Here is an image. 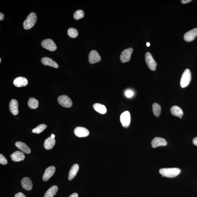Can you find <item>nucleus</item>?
Here are the masks:
<instances>
[{"instance_id": "nucleus-18", "label": "nucleus", "mask_w": 197, "mask_h": 197, "mask_svg": "<svg viewBox=\"0 0 197 197\" xmlns=\"http://www.w3.org/2000/svg\"><path fill=\"white\" fill-rule=\"evenodd\" d=\"M41 62L44 65L49 66L53 67L55 68H58V64L51 58H48V57H44V58H42Z\"/></svg>"}, {"instance_id": "nucleus-22", "label": "nucleus", "mask_w": 197, "mask_h": 197, "mask_svg": "<svg viewBox=\"0 0 197 197\" xmlns=\"http://www.w3.org/2000/svg\"><path fill=\"white\" fill-rule=\"evenodd\" d=\"M55 139H52L51 137H49L45 140L44 143V147L47 150L51 149L55 145Z\"/></svg>"}, {"instance_id": "nucleus-23", "label": "nucleus", "mask_w": 197, "mask_h": 197, "mask_svg": "<svg viewBox=\"0 0 197 197\" xmlns=\"http://www.w3.org/2000/svg\"><path fill=\"white\" fill-rule=\"evenodd\" d=\"M94 109L99 113L104 114L107 112V109L103 105L99 103L94 104L93 105Z\"/></svg>"}, {"instance_id": "nucleus-14", "label": "nucleus", "mask_w": 197, "mask_h": 197, "mask_svg": "<svg viewBox=\"0 0 197 197\" xmlns=\"http://www.w3.org/2000/svg\"><path fill=\"white\" fill-rule=\"evenodd\" d=\"M9 109L10 112L15 116L17 115L19 113L18 103L16 99H12L10 102Z\"/></svg>"}, {"instance_id": "nucleus-33", "label": "nucleus", "mask_w": 197, "mask_h": 197, "mask_svg": "<svg viewBox=\"0 0 197 197\" xmlns=\"http://www.w3.org/2000/svg\"><path fill=\"white\" fill-rule=\"evenodd\" d=\"M191 0H181V3L183 4H186V3L191 2Z\"/></svg>"}, {"instance_id": "nucleus-9", "label": "nucleus", "mask_w": 197, "mask_h": 197, "mask_svg": "<svg viewBox=\"0 0 197 197\" xmlns=\"http://www.w3.org/2000/svg\"><path fill=\"white\" fill-rule=\"evenodd\" d=\"M74 134L78 137H87L89 134L88 130L85 127H77L74 130Z\"/></svg>"}, {"instance_id": "nucleus-10", "label": "nucleus", "mask_w": 197, "mask_h": 197, "mask_svg": "<svg viewBox=\"0 0 197 197\" xmlns=\"http://www.w3.org/2000/svg\"><path fill=\"white\" fill-rule=\"evenodd\" d=\"M88 60L90 64H95L100 61L101 57L97 51L92 50L89 53Z\"/></svg>"}, {"instance_id": "nucleus-5", "label": "nucleus", "mask_w": 197, "mask_h": 197, "mask_svg": "<svg viewBox=\"0 0 197 197\" xmlns=\"http://www.w3.org/2000/svg\"><path fill=\"white\" fill-rule=\"evenodd\" d=\"M120 121L122 125L124 128L129 127L130 124V114L128 111L122 113L120 117Z\"/></svg>"}, {"instance_id": "nucleus-38", "label": "nucleus", "mask_w": 197, "mask_h": 197, "mask_svg": "<svg viewBox=\"0 0 197 197\" xmlns=\"http://www.w3.org/2000/svg\"><path fill=\"white\" fill-rule=\"evenodd\" d=\"M146 45H147V46L149 47L150 46V43H148H148H146Z\"/></svg>"}, {"instance_id": "nucleus-24", "label": "nucleus", "mask_w": 197, "mask_h": 197, "mask_svg": "<svg viewBox=\"0 0 197 197\" xmlns=\"http://www.w3.org/2000/svg\"><path fill=\"white\" fill-rule=\"evenodd\" d=\"M58 187L56 186H52L45 193L44 197H53L58 191Z\"/></svg>"}, {"instance_id": "nucleus-17", "label": "nucleus", "mask_w": 197, "mask_h": 197, "mask_svg": "<svg viewBox=\"0 0 197 197\" xmlns=\"http://www.w3.org/2000/svg\"><path fill=\"white\" fill-rule=\"evenodd\" d=\"M21 183L22 187L25 190L30 191L32 189L33 184L29 178H23L22 180Z\"/></svg>"}, {"instance_id": "nucleus-11", "label": "nucleus", "mask_w": 197, "mask_h": 197, "mask_svg": "<svg viewBox=\"0 0 197 197\" xmlns=\"http://www.w3.org/2000/svg\"><path fill=\"white\" fill-rule=\"evenodd\" d=\"M197 36V28H195L185 34L184 38L185 41L190 42L193 41Z\"/></svg>"}, {"instance_id": "nucleus-6", "label": "nucleus", "mask_w": 197, "mask_h": 197, "mask_svg": "<svg viewBox=\"0 0 197 197\" xmlns=\"http://www.w3.org/2000/svg\"><path fill=\"white\" fill-rule=\"evenodd\" d=\"M41 45L44 48L52 52L55 51L57 48L55 42L50 39L44 40L42 42Z\"/></svg>"}, {"instance_id": "nucleus-3", "label": "nucleus", "mask_w": 197, "mask_h": 197, "mask_svg": "<svg viewBox=\"0 0 197 197\" xmlns=\"http://www.w3.org/2000/svg\"><path fill=\"white\" fill-rule=\"evenodd\" d=\"M191 79V74L189 69L185 70L181 79L180 85L182 88H185L189 85Z\"/></svg>"}, {"instance_id": "nucleus-4", "label": "nucleus", "mask_w": 197, "mask_h": 197, "mask_svg": "<svg viewBox=\"0 0 197 197\" xmlns=\"http://www.w3.org/2000/svg\"><path fill=\"white\" fill-rule=\"evenodd\" d=\"M58 102L60 105L63 107L70 108L72 106V101L68 96L63 95L58 97Z\"/></svg>"}, {"instance_id": "nucleus-21", "label": "nucleus", "mask_w": 197, "mask_h": 197, "mask_svg": "<svg viewBox=\"0 0 197 197\" xmlns=\"http://www.w3.org/2000/svg\"><path fill=\"white\" fill-rule=\"evenodd\" d=\"M79 170V166L77 164H75L70 169L69 173L68 180L71 181L76 176Z\"/></svg>"}, {"instance_id": "nucleus-27", "label": "nucleus", "mask_w": 197, "mask_h": 197, "mask_svg": "<svg viewBox=\"0 0 197 197\" xmlns=\"http://www.w3.org/2000/svg\"><path fill=\"white\" fill-rule=\"evenodd\" d=\"M47 126L45 124H40L37 127L33 129L32 132L34 133L40 134L46 128Z\"/></svg>"}, {"instance_id": "nucleus-7", "label": "nucleus", "mask_w": 197, "mask_h": 197, "mask_svg": "<svg viewBox=\"0 0 197 197\" xmlns=\"http://www.w3.org/2000/svg\"><path fill=\"white\" fill-rule=\"evenodd\" d=\"M145 58L146 64L149 68L153 71L155 70L157 64L153 58L151 53L149 52H147L146 53Z\"/></svg>"}, {"instance_id": "nucleus-1", "label": "nucleus", "mask_w": 197, "mask_h": 197, "mask_svg": "<svg viewBox=\"0 0 197 197\" xmlns=\"http://www.w3.org/2000/svg\"><path fill=\"white\" fill-rule=\"evenodd\" d=\"M181 171L179 168H162L159 170L160 173L163 176L171 178L178 176Z\"/></svg>"}, {"instance_id": "nucleus-30", "label": "nucleus", "mask_w": 197, "mask_h": 197, "mask_svg": "<svg viewBox=\"0 0 197 197\" xmlns=\"http://www.w3.org/2000/svg\"><path fill=\"white\" fill-rule=\"evenodd\" d=\"M0 163L2 165L7 164V160L2 154H0Z\"/></svg>"}, {"instance_id": "nucleus-29", "label": "nucleus", "mask_w": 197, "mask_h": 197, "mask_svg": "<svg viewBox=\"0 0 197 197\" xmlns=\"http://www.w3.org/2000/svg\"><path fill=\"white\" fill-rule=\"evenodd\" d=\"M85 14L82 10H78L74 13L73 17L76 20H79L84 17Z\"/></svg>"}, {"instance_id": "nucleus-13", "label": "nucleus", "mask_w": 197, "mask_h": 197, "mask_svg": "<svg viewBox=\"0 0 197 197\" xmlns=\"http://www.w3.org/2000/svg\"><path fill=\"white\" fill-rule=\"evenodd\" d=\"M55 168L54 166H50L47 168L43 175V179L44 181H46L50 179L54 174Z\"/></svg>"}, {"instance_id": "nucleus-26", "label": "nucleus", "mask_w": 197, "mask_h": 197, "mask_svg": "<svg viewBox=\"0 0 197 197\" xmlns=\"http://www.w3.org/2000/svg\"><path fill=\"white\" fill-rule=\"evenodd\" d=\"M153 114L157 117H159L161 112V107L159 104L154 103L152 106Z\"/></svg>"}, {"instance_id": "nucleus-12", "label": "nucleus", "mask_w": 197, "mask_h": 197, "mask_svg": "<svg viewBox=\"0 0 197 197\" xmlns=\"http://www.w3.org/2000/svg\"><path fill=\"white\" fill-rule=\"evenodd\" d=\"M151 146L153 148L159 147L160 146H166L167 142L165 139L161 137H156L151 141Z\"/></svg>"}, {"instance_id": "nucleus-35", "label": "nucleus", "mask_w": 197, "mask_h": 197, "mask_svg": "<svg viewBox=\"0 0 197 197\" xmlns=\"http://www.w3.org/2000/svg\"><path fill=\"white\" fill-rule=\"evenodd\" d=\"M69 197H78V195L77 193H75L70 195Z\"/></svg>"}, {"instance_id": "nucleus-28", "label": "nucleus", "mask_w": 197, "mask_h": 197, "mask_svg": "<svg viewBox=\"0 0 197 197\" xmlns=\"http://www.w3.org/2000/svg\"><path fill=\"white\" fill-rule=\"evenodd\" d=\"M79 33L77 30L73 28H69L68 31V34L72 38H75L78 36Z\"/></svg>"}, {"instance_id": "nucleus-39", "label": "nucleus", "mask_w": 197, "mask_h": 197, "mask_svg": "<svg viewBox=\"0 0 197 197\" xmlns=\"http://www.w3.org/2000/svg\"><path fill=\"white\" fill-rule=\"evenodd\" d=\"M1 58H0V63H1Z\"/></svg>"}, {"instance_id": "nucleus-20", "label": "nucleus", "mask_w": 197, "mask_h": 197, "mask_svg": "<svg viewBox=\"0 0 197 197\" xmlns=\"http://www.w3.org/2000/svg\"><path fill=\"white\" fill-rule=\"evenodd\" d=\"M171 112L173 115L180 117L181 119L183 115V112L181 108L178 106H173L171 108Z\"/></svg>"}, {"instance_id": "nucleus-31", "label": "nucleus", "mask_w": 197, "mask_h": 197, "mask_svg": "<svg viewBox=\"0 0 197 197\" xmlns=\"http://www.w3.org/2000/svg\"><path fill=\"white\" fill-rule=\"evenodd\" d=\"M125 95L126 97H128V98H130V97H132L133 96L134 92L133 91L131 90H127L125 92Z\"/></svg>"}, {"instance_id": "nucleus-15", "label": "nucleus", "mask_w": 197, "mask_h": 197, "mask_svg": "<svg viewBox=\"0 0 197 197\" xmlns=\"http://www.w3.org/2000/svg\"><path fill=\"white\" fill-rule=\"evenodd\" d=\"M28 80L24 77H19L15 79L13 84L15 86L18 87H21L26 86L28 85Z\"/></svg>"}, {"instance_id": "nucleus-19", "label": "nucleus", "mask_w": 197, "mask_h": 197, "mask_svg": "<svg viewBox=\"0 0 197 197\" xmlns=\"http://www.w3.org/2000/svg\"><path fill=\"white\" fill-rule=\"evenodd\" d=\"M16 147L26 154H30L31 153V150L25 143L22 142H17L15 144Z\"/></svg>"}, {"instance_id": "nucleus-36", "label": "nucleus", "mask_w": 197, "mask_h": 197, "mask_svg": "<svg viewBox=\"0 0 197 197\" xmlns=\"http://www.w3.org/2000/svg\"><path fill=\"white\" fill-rule=\"evenodd\" d=\"M4 15L2 13H0V20L2 21L4 19Z\"/></svg>"}, {"instance_id": "nucleus-16", "label": "nucleus", "mask_w": 197, "mask_h": 197, "mask_svg": "<svg viewBox=\"0 0 197 197\" xmlns=\"http://www.w3.org/2000/svg\"><path fill=\"white\" fill-rule=\"evenodd\" d=\"M12 161L14 162H19L25 159V155L22 151H16L11 155Z\"/></svg>"}, {"instance_id": "nucleus-37", "label": "nucleus", "mask_w": 197, "mask_h": 197, "mask_svg": "<svg viewBox=\"0 0 197 197\" xmlns=\"http://www.w3.org/2000/svg\"><path fill=\"white\" fill-rule=\"evenodd\" d=\"M55 135L53 134H52L51 135V137H52V139H55Z\"/></svg>"}, {"instance_id": "nucleus-25", "label": "nucleus", "mask_w": 197, "mask_h": 197, "mask_svg": "<svg viewBox=\"0 0 197 197\" xmlns=\"http://www.w3.org/2000/svg\"><path fill=\"white\" fill-rule=\"evenodd\" d=\"M28 106L31 109H36L38 106V102L36 99L31 97L28 100Z\"/></svg>"}, {"instance_id": "nucleus-2", "label": "nucleus", "mask_w": 197, "mask_h": 197, "mask_svg": "<svg viewBox=\"0 0 197 197\" xmlns=\"http://www.w3.org/2000/svg\"><path fill=\"white\" fill-rule=\"evenodd\" d=\"M37 20L36 14L34 13H30L23 23V28L26 30L32 28L36 24Z\"/></svg>"}, {"instance_id": "nucleus-8", "label": "nucleus", "mask_w": 197, "mask_h": 197, "mask_svg": "<svg viewBox=\"0 0 197 197\" xmlns=\"http://www.w3.org/2000/svg\"><path fill=\"white\" fill-rule=\"evenodd\" d=\"M132 48H129L124 50L120 55V60L122 63H125L130 60L131 54L133 52Z\"/></svg>"}, {"instance_id": "nucleus-32", "label": "nucleus", "mask_w": 197, "mask_h": 197, "mask_svg": "<svg viewBox=\"0 0 197 197\" xmlns=\"http://www.w3.org/2000/svg\"><path fill=\"white\" fill-rule=\"evenodd\" d=\"M15 197H26L22 193H19L15 195Z\"/></svg>"}, {"instance_id": "nucleus-34", "label": "nucleus", "mask_w": 197, "mask_h": 197, "mask_svg": "<svg viewBox=\"0 0 197 197\" xmlns=\"http://www.w3.org/2000/svg\"><path fill=\"white\" fill-rule=\"evenodd\" d=\"M193 144L197 146V137H195L193 140Z\"/></svg>"}]
</instances>
